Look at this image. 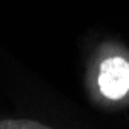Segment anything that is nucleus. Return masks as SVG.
<instances>
[{
  "label": "nucleus",
  "instance_id": "nucleus-1",
  "mask_svg": "<svg viewBox=\"0 0 129 129\" xmlns=\"http://www.w3.org/2000/svg\"><path fill=\"white\" fill-rule=\"evenodd\" d=\"M95 94L106 103L120 105L129 100V54L106 49L99 55L92 71Z\"/></svg>",
  "mask_w": 129,
  "mask_h": 129
},
{
  "label": "nucleus",
  "instance_id": "nucleus-2",
  "mask_svg": "<svg viewBox=\"0 0 129 129\" xmlns=\"http://www.w3.org/2000/svg\"><path fill=\"white\" fill-rule=\"evenodd\" d=\"M0 129H51V127L31 120H3L0 121Z\"/></svg>",
  "mask_w": 129,
  "mask_h": 129
}]
</instances>
